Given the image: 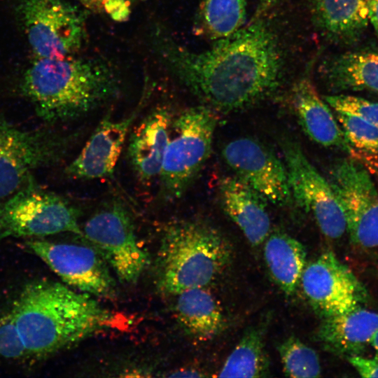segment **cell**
<instances>
[{
    "mask_svg": "<svg viewBox=\"0 0 378 378\" xmlns=\"http://www.w3.org/2000/svg\"><path fill=\"white\" fill-rule=\"evenodd\" d=\"M281 148L292 199L312 216L324 236L340 239L347 231L346 221L330 182L310 162L296 142L284 140Z\"/></svg>",
    "mask_w": 378,
    "mask_h": 378,
    "instance_id": "cell-10",
    "label": "cell"
},
{
    "mask_svg": "<svg viewBox=\"0 0 378 378\" xmlns=\"http://www.w3.org/2000/svg\"><path fill=\"white\" fill-rule=\"evenodd\" d=\"M0 356L13 360L28 357L25 344L10 312L0 317Z\"/></svg>",
    "mask_w": 378,
    "mask_h": 378,
    "instance_id": "cell-29",
    "label": "cell"
},
{
    "mask_svg": "<svg viewBox=\"0 0 378 378\" xmlns=\"http://www.w3.org/2000/svg\"><path fill=\"white\" fill-rule=\"evenodd\" d=\"M26 244L66 284L97 297L114 295L115 282L106 261L93 246L36 239Z\"/></svg>",
    "mask_w": 378,
    "mask_h": 378,
    "instance_id": "cell-13",
    "label": "cell"
},
{
    "mask_svg": "<svg viewBox=\"0 0 378 378\" xmlns=\"http://www.w3.org/2000/svg\"><path fill=\"white\" fill-rule=\"evenodd\" d=\"M300 284L310 306L322 318L361 306L366 299L361 283L332 251L307 263Z\"/></svg>",
    "mask_w": 378,
    "mask_h": 378,
    "instance_id": "cell-12",
    "label": "cell"
},
{
    "mask_svg": "<svg viewBox=\"0 0 378 378\" xmlns=\"http://www.w3.org/2000/svg\"><path fill=\"white\" fill-rule=\"evenodd\" d=\"M248 0H204L199 27L207 37L218 40L243 27Z\"/></svg>",
    "mask_w": 378,
    "mask_h": 378,
    "instance_id": "cell-25",
    "label": "cell"
},
{
    "mask_svg": "<svg viewBox=\"0 0 378 378\" xmlns=\"http://www.w3.org/2000/svg\"><path fill=\"white\" fill-rule=\"evenodd\" d=\"M349 362L363 377H378V354L372 358L354 355L347 357Z\"/></svg>",
    "mask_w": 378,
    "mask_h": 378,
    "instance_id": "cell-31",
    "label": "cell"
},
{
    "mask_svg": "<svg viewBox=\"0 0 378 378\" xmlns=\"http://www.w3.org/2000/svg\"><path fill=\"white\" fill-rule=\"evenodd\" d=\"M82 232V237L112 267L120 281L134 283L148 265V255L139 246L132 218L120 202H110L95 212Z\"/></svg>",
    "mask_w": 378,
    "mask_h": 378,
    "instance_id": "cell-9",
    "label": "cell"
},
{
    "mask_svg": "<svg viewBox=\"0 0 378 378\" xmlns=\"http://www.w3.org/2000/svg\"><path fill=\"white\" fill-rule=\"evenodd\" d=\"M269 317L248 328L226 358L219 377H266L270 361L265 348Z\"/></svg>",
    "mask_w": 378,
    "mask_h": 378,
    "instance_id": "cell-24",
    "label": "cell"
},
{
    "mask_svg": "<svg viewBox=\"0 0 378 378\" xmlns=\"http://www.w3.org/2000/svg\"><path fill=\"white\" fill-rule=\"evenodd\" d=\"M28 356L42 358L113 324L112 314L89 294L38 281L25 286L10 311Z\"/></svg>",
    "mask_w": 378,
    "mask_h": 378,
    "instance_id": "cell-2",
    "label": "cell"
},
{
    "mask_svg": "<svg viewBox=\"0 0 378 378\" xmlns=\"http://www.w3.org/2000/svg\"><path fill=\"white\" fill-rule=\"evenodd\" d=\"M291 105L299 124L312 140L325 147L351 150L330 106L309 78H302L293 85Z\"/></svg>",
    "mask_w": 378,
    "mask_h": 378,
    "instance_id": "cell-18",
    "label": "cell"
},
{
    "mask_svg": "<svg viewBox=\"0 0 378 378\" xmlns=\"http://www.w3.org/2000/svg\"><path fill=\"white\" fill-rule=\"evenodd\" d=\"M378 328V313L357 307L323 318L316 338L323 347L343 356L358 355L371 344Z\"/></svg>",
    "mask_w": 378,
    "mask_h": 378,
    "instance_id": "cell-19",
    "label": "cell"
},
{
    "mask_svg": "<svg viewBox=\"0 0 378 378\" xmlns=\"http://www.w3.org/2000/svg\"><path fill=\"white\" fill-rule=\"evenodd\" d=\"M232 258L228 241L218 230L198 220L169 223L162 229L157 284L164 294L206 287Z\"/></svg>",
    "mask_w": 378,
    "mask_h": 378,
    "instance_id": "cell-4",
    "label": "cell"
},
{
    "mask_svg": "<svg viewBox=\"0 0 378 378\" xmlns=\"http://www.w3.org/2000/svg\"><path fill=\"white\" fill-rule=\"evenodd\" d=\"M335 113L351 149L355 148L366 153L378 155V126L352 114Z\"/></svg>",
    "mask_w": 378,
    "mask_h": 378,
    "instance_id": "cell-27",
    "label": "cell"
},
{
    "mask_svg": "<svg viewBox=\"0 0 378 378\" xmlns=\"http://www.w3.org/2000/svg\"><path fill=\"white\" fill-rule=\"evenodd\" d=\"M329 182L352 241L367 249L378 247V191L367 170L353 160H342L332 167Z\"/></svg>",
    "mask_w": 378,
    "mask_h": 378,
    "instance_id": "cell-11",
    "label": "cell"
},
{
    "mask_svg": "<svg viewBox=\"0 0 378 378\" xmlns=\"http://www.w3.org/2000/svg\"><path fill=\"white\" fill-rule=\"evenodd\" d=\"M282 0H259L253 20L262 18L274 6Z\"/></svg>",
    "mask_w": 378,
    "mask_h": 378,
    "instance_id": "cell-32",
    "label": "cell"
},
{
    "mask_svg": "<svg viewBox=\"0 0 378 378\" xmlns=\"http://www.w3.org/2000/svg\"><path fill=\"white\" fill-rule=\"evenodd\" d=\"M141 108L139 104L130 115L120 120H113L111 115H106L78 155L66 167V175L81 180L113 176L129 131Z\"/></svg>",
    "mask_w": 378,
    "mask_h": 378,
    "instance_id": "cell-15",
    "label": "cell"
},
{
    "mask_svg": "<svg viewBox=\"0 0 378 378\" xmlns=\"http://www.w3.org/2000/svg\"><path fill=\"white\" fill-rule=\"evenodd\" d=\"M164 63L203 105L218 113L246 109L279 88L284 61L277 38L262 18L251 20L201 52L168 38L155 41Z\"/></svg>",
    "mask_w": 378,
    "mask_h": 378,
    "instance_id": "cell-1",
    "label": "cell"
},
{
    "mask_svg": "<svg viewBox=\"0 0 378 378\" xmlns=\"http://www.w3.org/2000/svg\"><path fill=\"white\" fill-rule=\"evenodd\" d=\"M219 196L223 211L248 242L253 246L264 242L271 226L267 201L235 175L221 179Z\"/></svg>",
    "mask_w": 378,
    "mask_h": 378,
    "instance_id": "cell-17",
    "label": "cell"
},
{
    "mask_svg": "<svg viewBox=\"0 0 378 378\" xmlns=\"http://www.w3.org/2000/svg\"><path fill=\"white\" fill-rule=\"evenodd\" d=\"M371 344L378 354V328L372 337Z\"/></svg>",
    "mask_w": 378,
    "mask_h": 378,
    "instance_id": "cell-34",
    "label": "cell"
},
{
    "mask_svg": "<svg viewBox=\"0 0 378 378\" xmlns=\"http://www.w3.org/2000/svg\"><path fill=\"white\" fill-rule=\"evenodd\" d=\"M263 249L271 277L284 293L293 294L307 265L304 246L292 236L277 232L267 236Z\"/></svg>",
    "mask_w": 378,
    "mask_h": 378,
    "instance_id": "cell-23",
    "label": "cell"
},
{
    "mask_svg": "<svg viewBox=\"0 0 378 378\" xmlns=\"http://www.w3.org/2000/svg\"><path fill=\"white\" fill-rule=\"evenodd\" d=\"M323 99L335 112L352 114L378 126V102L345 94H330Z\"/></svg>",
    "mask_w": 378,
    "mask_h": 378,
    "instance_id": "cell-28",
    "label": "cell"
},
{
    "mask_svg": "<svg viewBox=\"0 0 378 378\" xmlns=\"http://www.w3.org/2000/svg\"><path fill=\"white\" fill-rule=\"evenodd\" d=\"M174 116L168 107L158 106L144 117L130 134L128 160L136 178L144 185L159 178Z\"/></svg>",
    "mask_w": 378,
    "mask_h": 378,
    "instance_id": "cell-16",
    "label": "cell"
},
{
    "mask_svg": "<svg viewBox=\"0 0 378 378\" xmlns=\"http://www.w3.org/2000/svg\"><path fill=\"white\" fill-rule=\"evenodd\" d=\"M85 8L97 12H104L113 20L123 21L130 14L127 0H76Z\"/></svg>",
    "mask_w": 378,
    "mask_h": 378,
    "instance_id": "cell-30",
    "label": "cell"
},
{
    "mask_svg": "<svg viewBox=\"0 0 378 378\" xmlns=\"http://www.w3.org/2000/svg\"><path fill=\"white\" fill-rule=\"evenodd\" d=\"M218 113L205 105L174 116L158 178L159 195L166 202L183 197L209 158Z\"/></svg>",
    "mask_w": 378,
    "mask_h": 378,
    "instance_id": "cell-5",
    "label": "cell"
},
{
    "mask_svg": "<svg viewBox=\"0 0 378 378\" xmlns=\"http://www.w3.org/2000/svg\"><path fill=\"white\" fill-rule=\"evenodd\" d=\"M284 374L290 377H318L321 375L316 351L295 336H290L277 346Z\"/></svg>",
    "mask_w": 378,
    "mask_h": 378,
    "instance_id": "cell-26",
    "label": "cell"
},
{
    "mask_svg": "<svg viewBox=\"0 0 378 378\" xmlns=\"http://www.w3.org/2000/svg\"><path fill=\"white\" fill-rule=\"evenodd\" d=\"M224 160L236 176L278 206L291 202L285 164L266 146L249 137L228 142L222 151Z\"/></svg>",
    "mask_w": 378,
    "mask_h": 378,
    "instance_id": "cell-14",
    "label": "cell"
},
{
    "mask_svg": "<svg viewBox=\"0 0 378 378\" xmlns=\"http://www.w3.org/2000/svg\"><path fill=\"white\" fill-rule=\"evenodd\" d=\"M69 139L49 129L22 130L0 116V200L34 182L35 171L60 161Z\"/></svg>",
    "mask_w": 378,
    "mask_h": 378,
    "instance_id": "cell-8",
    "label": "cell"
},
{
    "mask_svg": "<svg viewBox=\"0 0 378 378\" xmlns=\"http://www.w3.org/2000/svg\"><path fill=\"white\" fill-rule=\"evenodd\" d=\"M22 94L48 124L83 118L118 92V80L100 59L74 56L35 58L20 83Z\"/></svg>",
    "mask_w": 378,
    "mask_h": 378,
    "instance_id": "cell-3",
    "label": "cell"
},
{
    "mask_svg": "<svg viewBox=\"0 0 378 378\" xmlns=\"http://www.w3.org/2000/svg\"><path fill=\"white\" fill-rule=\"evenodd\" d=\"M79 210L36 181L0 200V241L69 232L83 236Z\"/></svg>",
    "mask_w": 378,
    "mask_h": 378,
    "instance_id": "cell-6",
    "label": "cell"
},
{
    "mask_svg": "<svg viewBox=\"0 0 378 378\" xmlns=\"http://www.w3.org/2000/svg\"><path fill=\"white\" fill-rule=\"evenodd\" d=\"M176 296L177 317L191 336L208 340L223 329L225 321L223 308L206 287L187 289Z\"/></svg>",
    "mask_w": 378,
    "mask_h": 378,
    "instance_id": "cell-22",
    "label": "cell"
},
{
    "mask_svg": "<svg viewBox=\"0 0 378 378\" xmlns=\"http://www.w3.org/2000/svg\"><path fill=\"white\" fill-rule=\"evenodd\" d=\"M313 8L318 27L336 42L358 41L369 24L368 0H314Z\"/></svg>",
    "mask_w": 378,
    "mask_h": 378,
    "instance_id": "cell-21",
    "label": "cell"
},
{
    "mask_svg": "<svg viewBox=\"0 0 378 378\" xmlns=\"http://www.w3.org/2000/svg\"><path fill=\"white\" fill-rule=\"evenodd\" d=\"M321 75L333 90H365L378 93V51H348L326 59Z\"/></svg>",
    "mask_w": 378,
    "mask_h": 378,
    "instance_id": "cell-20",
    "label": "cell"
},
{
    "mask_svg": "<svg viewBox=\"0 0 378 378\" xmlns=\"http://www.w3.org/2000/svg\"><path fill=\"white\" fill-rule=\"evenodd\" d=\"M16 13L35 58L74 56L86 38L83 12L64 0H17Z\"/></svg>",
    "mask_w": 378,
    "mask_h": 378,
    "instance_id": "cell-7",
    "label": "cell"
},
{
    "mask_svg": "<svg viewBox=\"0 0 378 378\" xmlns=\"http://www.w3.org/2000/svg\"><path fill=\"white\" fill-rule=\"evenodd\" d=\"M368 18L378 36V0H368Z\"/></svg>",
    "mask_w": 378,
    "mask_h": 378,
    "instance_id": "cell-33",
    "label": "cell"
}]
</instances>
